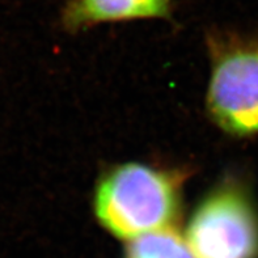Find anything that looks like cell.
Segmentation results:
<instances>
[{
    "mask_svg": "<svg viewBox=\"0 0 258 258\" xmlns=\"http://www.w3.org/2000/svg\"><path fill=\"white\" fill-rule=\"evenodd\" d=\"M170 0H69L63 11V24L79 30L110 21L168 17Z\"/></svg>",
    "mask_w": 258,
    "mask_h": 258,
    "instance_id": "4",
    "label": "cell"
},
{
    "mask_svg": "<svg viewBox=\"0 0 258 258\" xmlns=\"http://www.w3.org/2000/svg\"><path fill=\"white\" fill-rule=\"evenodd\" d=\"M214 55L210 113L229 134H258V39L219 41Z\"/></svg>",
    "mask_w": 258,
    "mask_h": 258,
    "instance_id": "2",
    "label": "cell"
},
{
    "mask_svg": "<svg viewBox=\"0 0 258 258\" xmlns=\"http://www.w3.org/2000/svg\"><path fill=\"white\" fill-rule=\"evenodd\" d=\"M124 258H194L187 242L173 228L154 231L130 240Z\"/></svg>",
    "mask_w": 258,
    "mask_h": 258,
    "instance_id": "5",
    "label": "cell"
},
{
    "mask_svg": "<svg viewBox=\"0 0 258 258\" xmlns=\"http://www.w3.org/2000/svg\"><path fill=\"white\" fill-rule=\"evenodd\" d=\"M180 203L174 174L131 163L115 168L98 185L95 211L115 237L137 239L172 226Z\"/></svg>",
    "mask_w": 258,
    "mask_h": 258,
    "instance_id": "1",
    "label": "cell"
},
{
    "mask_svg": "<svg viewBox=\"0 0 258 258\" xmlns=\"http://www.w3.org/2000/svg\"><path fill=\"white\" fill-rule=\"evenodd\" d=\"M185 240L194 258H258V214L245 190L226 186L203 201Z\"/></svg>",
    "mask_w": 258,
    "mask_h": 258,
    "instance_id": "3",
    "label": "cell"
}]
</instances>
